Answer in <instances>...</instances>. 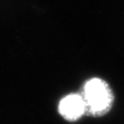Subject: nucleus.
I'll return each mask as SVG.
<instances>
[{"instance_id":"f257e3e1","label":"nucleus","mask_w":124,"mask_h":124,"mask_svg":"<svg viewBox=\"0 0 124 124\" xmlns=\"http://www.w3.org/2000/svg\"><path fill=\"white\" fill-rule=\"evenodd\" d=\"M85 111L100 116L107 113L113 103V93L105 81L99 78L91 79L85 83L82 95Z\"/></svg>"},{"instance_id":"f03ea898","label":"nucleus","mask_w":124,"mask_h":124,"mask_svg":"<svg viewBox=\"0 0 124 124\" xmlns=\"http://www.w3.org/2000/svg\"><path fill=\"white\" fill-rule=\"evenodd\" d=\"M59 112L69 121L78 119L85 112V105L82 97L78 94L64 97L59 104Z\"/></svg>"}]
</instances>
